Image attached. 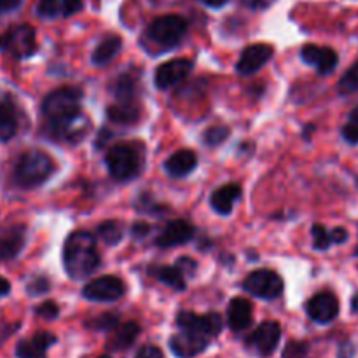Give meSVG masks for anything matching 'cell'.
I'll return each mask as SVG.
<instances>
[{"label":"cell","instance_id":"41","mask_svg":"<svg viewBox=\"0 0 358 358\" xmlns=\"http://www.w3.org/2000/svg\"><path fill=\"white\" fill-rule=\"evenodd\" d=\"M331 238H332V243L341 245L348 240V231H346L345 227H336V229L331 231Z\"/></svg>","mask_w":358,"mask_h":358},{"label":"cell","instance_id":"4","mask_svg":"<svg viewBox=\"0 0 358 358\" xmlns=\"http://www.w3.org/2000/svg\"><path fill=\"white\" fill-rule=\"evenodd\" d=\"M105 164L114 180H133L136 175L142 173L143 147L138 143H117L107 150Z\"/></svg>","mask_w":358,"mask_h":358},{"label":"cell","instance_id":"18","mask_svg":"<svg viewBox=\"0 0 358 358\" xmlns=\"http://www.w3.org/2000/svg\"><path fill=\"white\" fill-rule=\"evenodd\" d=\"M56 343V336L51 332H37L31 338L23 339L16 345L17 358H48L45 353Z\"/></svg>","mask_w":358,"mask_h":358},{"label":"cell","instance_id":"23","mask_svg":"<svg viewBox=\"0 0 358 358\" xmlns=\"http://www.w3.org/2000/svg\"><path fill=\"white\" fill-rule=\"evenodd\" d=\"M121 48H122L121 37H117V35H108V37H105L103 41L96 45V49L93 51V56H91V62H93L94 66L103 69V66H107L108 63L114 62L115 56H117L119 51H121Z\"/></svg>","mask_w":358,"mask_h":358},{"label":"cell","instance_id":"47","mask_svg":"<svg viewBox=\"0 0 358 358\" xmlns=\"http://www.w3.org/2000/svg\"><path fill=\"white\" fill-rule=\"evenodd\" d=\"M352 310L355 311V313H358V292L353 296V299H352Z\"/></svg>","mask_w":358,"mask_h":358},{"label":"cell","instance_id":"16","mask_svg":"<svg viewBox=\"0 0 358 358\" xmlns=\"http://www.w3.org/2000/svg\"><path fill=\"white\" fill-rule=\"evenodd\" d=\"M208 343L210 338L191 331H182L170 339V348L178 358H192L205 352Z\"/></svg>","mask_w":358,"mask_h":358},{"label":"cell","instance_id":"42","mask_svg":"<svg viewBox=\"0 0 358 358\" xmlns=\"http://www.w3.org/2000/svg\"><path fill=\"white\" fill-rule=\"evenodd\" d=\"M23 0H0V13H10V10L17 9Z\"/></svg>","mask_w":358,"mask_h":358},{"label":"cell","instance_id":"35","mask_svg":"<svg viewBox=\"0 0 358 358\" xmlns=\"http://www.w3.org/2000/svg\"><path fill=\"white\" fill-rule=\"evenodd\" d=\"M308 345L301 341H290L283 350V358H306Z\"/></svg>","mask_w":358,"mask_h":358},{"label":"cell","instance_id":"40","mask_svg":"<svg viewBox=\"0 0 358 358\" xmlns=\"http://www.w3.org/2000/svg\"><path fill=\"white\" fill-rule=\"evenodd\" d=\"M177 266L184 271V275H192V273L196 271V266L198 264H196V261H192L191 257H180L177 261Z\"/></svg>","mask_w":358,"mask_h":358},{"label":"cell","instance_id":"34","mask_svg":"<svg viewBox=\"0 0 358 358\" xmlns=\"http://www.w3.org/2000/svg\"><path fill=\"white\" fill-rule=\"evenodd\" d=\"M49 287H51V283H49V280L45 278V276H35V278H31L30 282H28L27 292L34 297L42 296V294L48 292Z\"/></svg>","mask_w":358,"mask_h":358},{"label":"cell","instance_id":"9","mask_svg":"<svg viewBox=\"0 0 358 358\" xmlns=\"http://www.w3.org/2000/svg\"><path fill=\"white\" fill-rule=\"evenodd\" d=\"M177 325L182 331H191L205 338H215L222 331V318L217 313L196 315L192 311H182L177 317Z\"/></svg>","mask_w":358,"mask_h":358},{"label":"cell","instance_id":"43","mask_svg":"<svg viewBox=\"0 0 358 358\" xmlns=\"http://www.w3.org/2000/svg\"><path fill=\"white\" fill-rule=\"evenodd\" d=\"M133 236L135 238H143V236H147V234H149V231H150V226L149 224H145V222H138V224H135V226H133Z\"/></svg>","mask_w":358,"mask_h":358},{"label":"cell","instance_id":"48","mask_svg":"<svg viewBox=\"0 0 358 358\" xmlns=\"http://www.w3.org/2000/svg\"><path fill=\"white\" fill-rule=\"evenodd\" d=\"M100 358H112V357H108V355H101Z\"/></svg>","mask_w":358,"mask_h":358},{"label":"cell","instance_id":"28","mask_svg":"<svg viewBox=\"0 0 358 358\" xmlns=\"http://www.w3.org/2000/svg\"><path fill=\"white\" fill-rule=\"evenodd\" d=\"M110 90L115 101H136V77L131 73H122L115 79Z\"/></svg>","mask_w":358,"mask_h":358},{"label":"cell","instance_id":"17","mask_svg":"<svg viewBox=\"0 0 358 358\" xmlns=\"http://www.w3.org/2000/svg\"><path fill=\"white\" fill-rule=\"evenodd\" d=\"M194 238V227L187 220H171L163 233L157 236L156 245L161 248H173L184 245Z\"/></svg>","mask_w":358,"mask_h":358},{"label":"cell","instance_id":"11","mask_svg":"<svg viewBox=\"0 0 358 358\" xmlns=\"http://www.w3.org/2000/svg\"><path fill=\"white\" fill-rule=\"evenodd\" d=\"M192 66H194V63L187 58L170 59V62L157 66L156 73H154V83H156V86L159 90H166V87L175 86V84L184 80L192 72Z\"/></svg>","mask_w":358,"mask_h":358},{"label":"cell","instance_id":"38","mask_svg":"<svg viewBox=\"0 0 358 358\" xmlns=\"http://www.w3.org/2000/svg\"><path fill=\"white\" fill-rule=\"evenodd\" d=\"M135 358H164V355L163 352H161V348H157V346L145 345L138 350Z\"/></svg>","mask_w":358,"mask_h":358},{"label":"cell","instance_id":"32","mask_svg":"<svg viewBox=\"0 0 358 358\" xmlns=\"http://www.w3.org/2000/svg\"><path fill=\"white\" fill-rule=\"evenodd\" d=\"M227 136H229V128L222 124H215L205 131V143L210 147H217L226 142Z\"/></svg>","mask_w":358,"mask_h":358},{"label":"cell","instance_id":"44","mask_svg":"<svg viewBox=\"0 0 358 358\" xmlns=\"http://www.w3.org/2000/svg\"><path fill=\"white\" fill-rule=\"evenodd\" d=\"M9 292H10V283L7 282L3 276H0V299H2V297H6Z\"/></svg>","mask_w":358,"mask_h":358},{"label":"cell","instance_id":"3","mask_svg":"<svg viewBox=\"0 0 358 358\" xmlns=\"http://www.w3.org/2000/svg\"><path fill=\"white\" fill-rule=\"evenodd\" d=\"M55 171V163L42 150H27L17 157L13 180L21 189H34L44 184Z\"/></svg>","mask_w":358,"mask_h":358},{"label":"cell","instance_id":"19","mask_svg":"<svg viewBox=\"0 0 358 358\" xmlns=\"http://www.w3.org/2000/svg\"><path fill=\"white\" fill-rule=\"evenodd\" d=\"M83 0H41L37 7L38 16L55 20V17H69L83 9Z\"/></svg>","mask_w":358,"mask_h":358},{"label":"cell","instance_id":"33","mask_svg":"<svg viewBox=\"0 0 358 358\" xmlns=\"http://www.w3.org/2000/svg\"><path fill=\"white\" fill-rule=\"evenodd\" d=\"M311 234H313L315 250H327L332 245L331 231L325 229V226H322V224H315L313 229H311Z\"/></svg>","mask_w":358,"mask_h":358},{"label":"cell","instance_id":"20","mask_svg":"<svg viewBox=\"0 0 358 358\" xmlns=\"http://www.w3.org/2000/svg\"><path fill=\"white\" fill-rule=\"evenodd\" d=\"M252 320H254V308L247 299L236 297L231 301L227 308V322L234 332H241L250 327Z\"/></svg>","mask_w":358,"mask_h":358},{"label":"cell","instance_id":"10","mask_svg":"<svg viewBox=\"0 0 358 358\" xmlns=\"http://www.w3.org/2000/svg\"><path fill=\"white\" fill-rule=\"evenodd\" d=\"M280 338H282V327L276 322H264L259 325L250 338L247 339V345L259 355L269 357L278 346Z\"/></svg>","mask_w":358,"mask_h":358},{"label":"cell","instance_id":"26","mask_svg":"<svg viewBox=\"0 0 358 358\" xmlns=\"http://www.w3.org/2000/svg\"><path fill=\"white\" fill-rule=\"evenodd\" d=\"M17 112L10 101L0 100V143L9 142L17 131Z\"/></svg>","mask_w":358,"mask_h":358},{"label":"cell","instance_id":"7","mask_svg":"<svg viewBox=\"0 0 358 358\" xmlns=\"http://www.w3.org/2000/svg\"><path fill=\"white\" fill-rule=\"evenodd\" d=\"M243 290L266 301L278 299L283 292V280L271 269H257L245 278Z\"/></svg>","mask_w":358,"mask_h":358},{"label":"cell","instance_id":"13","mask_svg":"<svg viewBox=\"0 0 358 358\" xmlns=\"http://www.w3.org/2000/svg\"><path fill=\"white\" fill-rule=\"evenodd\" d=\"M27 241V227L23 224H9L0 227V262L13 261L23 250Z\"/></svg>","mask_w":358,"mask_h":358},{"label":"cell","instance_id":"5","mask_svg":"<svg viewBox=\"0 0 358 358\" xmlns=\"http://www.w3.org/2000/svg\"><path fill=\"white\" fill-rule=\"evenodd\" d=\"M187 34V21L175 14H168V16H161L154 20L147 28V37L154 42V44L161 45V48H175L180 44L184 35Z\"/></svg>","mask_w":358,"mask_h":358},{"label":"cell","instance_id":"2","mask_svg":"<svg viewBox=\"0 0 358 358\" xmlns=\"http://www.w3.org/2000/svg\"><path fill=\"white\" fill-rule=\"evenodd\" d=\"M63 266L72 280H83L100 268L96 238L90 231H73L63 245Z\"/></svg>","mask_w":358,"mask_h":358},{"label":"cell","instance_id":"29","mask_svg":"<svg viewBox=\"0 0 358 358\" xmlns=\"http://www.w3.org/2000/svg\"><path fill=\"white\" fill-rule=\"evenodd\" d=\"M96 234L105 245L114 247V245L121 243L122 236H124V227L119 220H105L96 227Z\"/></svg>","mask_w":358,"mask_h":358},{"label":"cell","instance_id":"49","mask_svg":"<svg viewBox=\"0 0 358 358\" xmlns=\"http://www.w3.org/2000/svg\"><path fill=\"white\" fill-rule=\"evenodd\" d=\"M355 255H358V245H357V250H355Z\"/></svg>","mask_w":358,"mask_h":358},{"label":"cell","instance_id":"39","mask_svg":"<svg viewBox=\"0 0 358 358\" xmlns=\"http://www.w3.org/2000/svg\"><path fill=\"white\" fill-rule=\"evenodd\" d=\"M241 3L252 10H262L271 7L275 3V0H241Z\"/></svg>","mask_w":358,"mask_h":358},{"label":"cell","instance_id":"6","mask_svg":"<svg viewBox=\"0 0 358 358\" xmlns=\"http://www.w3.org/2000/svg\"><path fill=\"white\" fill-rule=\"evenodd\" d=\"M37 49L35 30L30 24H17L0 35V51L16 59L30 58Z\"/></svg>","mask_w":358,"mask_h":358},{"label":"cell","instance_id":"45","mask_svg":"<svg viewBox=\"0 0 358 358\" xmlns=\"http://www.w3.org/2000/svg\"><path fill=\"white\" fill-rule=\"evenodd\" d=\"M201 2L208 7H222L227 0H201Z\"/></svg>","mask_w":358,"mask_h":358},{"label":"cell","instance_id":"14","mask_svg":"<svg viewBox=\"0 0 358 358\" xmlns=\"http://www.w3.org/2000/svg\"><path fill=\"white\" fill-rule=\"evenodd\" d=\"M301 58L304 63L315 66L318 73L322 76H329V73L334 72V69L338 66L339 56L334 49L331 48H322V45L308 44L301 49Z\"/></svg>","mask_w":358,"mask_h":358},{"label":"cell","instance_id":"36","mask_svg":"<svg viewBox=\"0 0 358 358\" xmlns=\"http://www.w3.org/2000/svg\"><path fill=\"white\" fill-rule=\"evenodd\" d=\"M35 315H38V317L44 318V320H55L59 315V308L58 304L52 303V301H45L41 306L35 308Z\"/></svg>","mask_w":358,"mask_h":358},{"label":"cell","instance_id":"21","mask_svg":"<svg viewBox=\"0 0 358 358\" xmlns=\"http://www.w3.org/2000/svg\"><path fill=\"white\" fill-rule=\"evenodd\" d=\"M196 164H198V156H196L192 150L182 149L168 157L166 163H164V170H166V173L170 175V177L182 178L187 177V175L194 170Z\"/></svg>","mask_w":358,"mask_h":358},{"label":"cell","instance_id":"15","mask_svg":"<svg viewBox=\"0 0 358 358\" xmlns=\"http://www.w3.org/2000/svg\"><path fill=\"white\" fill-rule=\"evenodd\" d=\"M273 48L268 44H252L243 49L236 63V70L241 76H252L259 72L271 59Z\"/></svg>","mask_w":358,"mask_h":358},{"label":"cell","instance_id":"46","mask_svg":"<svg viewBox=\"0 0 358 358\" xmlns=\"http://www.w3.org/2000/svg\"><path fill=\"white\" fill-rule=\"evenodd\" d=\"M350 121L358 124V107H355L352 112H350Z\"/></svg>","mask_w":358,"mask_h":358},{"label":"cell","instance_id":"37","mask_svg":"<svg viewBox=\"0 0 358 358\" xmlns=\"http://www.w3.org/2000/svg\"><path fill=\"white\" fill-rule=\"evenodd\" d=\"M341 133H343V138H345L346 142L352 143V145H357V143H358V124L350 121L348 124L343 126Z\"/></svg>","mask_w":358,"mask_h":358},{"label":"cell","instance_id":"12","mask_svg":"<svg viewBox=\"0 0 358 358\" xmlns=\"http://www.w3.org/2000/svg\"><path fill=\"white\" fill-rule=\"evenodd\" d=\"M306 313L317 324H331L339 315V301L332 292H318L306 303Z\"/></svg>","mask_w":358,"mask_h":358},{"label":"cell","instance_id":"31","mask_svg":"<svg viewBox=\"0 0 358 358\" xmlns=\"http://www.w3.org/2000/svg\"><path fill=\"white\" fill-rule=\"evenodd\" d=\"M338 90L341 94H352L358 91V62L353 63L352 69L341 77Z\"/></svg>","mask_w":358,"mask_h":358},{"label":"cell","instance_id":"8","mask_svg":"<svg viewBox=\"0 0 358 358\" xmlns=\"http://www.w3.org/2000/svg\"><path fill=\"white\" fill-rule=\"evenodd\" d=\"M83 296L94 303H114L124 296V283L117 276H100L84 287Z\"/></svg>","mask_w":358,"mask_h":358},{"label":"cell","instance_id":"1","mask_svg":"<svg viewBox=\"0 0 358 358\" xmlns=\"http://www.w3.org/2000/svg\"><path fill=\"white\" fill-rule=\"evenodd\" d=\"M80 100L83 93L77 87H59L44 98L42 114L52 138L69 140V142L84 138L90 122L80 110Z\"/></svg>","mask_w":358,"mask_h":358},{"label":"cell","instance_id":"22","mask_svg":"<svg viewBox=\"0 0 358 358\" xmlns=\"http://www.w3.org/2000/svg\"><path fill=\"white\" fill-rule=\"evenodd\" d=\"M241 196V185L238 184H226L222 187L215 189L210 198V205L220 215H229L233 212V205Z\"/></svg>","mask_w":358,"mask_h":358},{"label":"cell","instance_id":"25","mask_svg":"<svg viewBox=\"0 0 358 358\" xmlns=\"http://www.w3.org/2000/svg\"><path fill=\"white\" fill-rule=\"evenodd\" d=\"M107 115L117 124H135L140 119V105L136 101H115L108 105Z\"/></svg>","mask_w":358,"mask_h":358},{"label":"cell","instance_id":"27","mask_svg":"<svg viewBox=\"0 0 358 358\" xmlns=\"http://www.w3.org/2000/svg\"><path fill=\"white\" fill-rule=\"evenodd\" d=\"M152 275L164 285L171 287L175 290H185V275L177 264L175 266H159L152 269Z\"/></svg>","mask_w":358,"mask_h":358},{"label":"cell","instance_id":"30","mask_svg":"<svg viewBox=\"0 0 358 358\" xmlns=\"http://www.w3.org/2000/svg\"><path fill=\"white\" fill-rule=\"evenodd\" d=\"M119 325V315L115 313H103L93 317L91 320L86 322L87 329H93V331H114Z\"/></svg>","mask_w":358,"mask_h":358},{"label":"cell","instance_id":"24","mask_svg":"<svg viewBox=\"0 0 358 358\" xmlns=\"http://www.w3.org/2000/svg\"><path fill=\"white\" fill-rule=\"evenodd\" d=\"M140 327L135 322H128V324H122L119 327H115L112 331L110 339L107 343V348L110 352H121V350L129 348V346L135 343V339L138 338Z\"/></svg>","mask_w":358,"mask_h":358}]
</instances>
